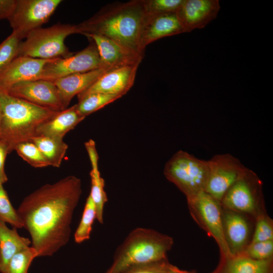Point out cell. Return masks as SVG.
<instances>
[{
	"mask_svg": "<svg viewBox=\"0 0 273 273\" xmlns=\"http://www.w3.org/2000/svg\"><path fill=\"white\" fill-rule=\"evenodd\" d=\"M82 193L81 179L69 175L42 186L22 200L17 211L37 257L51 256L68 243Z\"/></svg>",
	"mask_w": 273,
	"mask_h": 273,
	"instance_id": "obj_1",
	"label": "cell"
},
{
	"mask_svg": "<svg viewBox=\"0 0 273 273\" xmlns=\"http://www.w3.org/2000/svg\"><path fill=\"white\" fill-rule=\"evenodd\" d=\"M145 14L143 0H132L105 6L91 18L77 25L80 34L106 36L142 57L141 30Z\"/></svg>",
	"mask_w": 273,
	"mask_h": 273,
	"instance_id": "obj_2",
	"label": "cell"
},
{
	"mask_svg": "<svg viewBox=\"0 0 273 273\" xmlns=\"http://www.w3.org/2000/svg\"><path fill=\"white\" fill-rule=\"evenodd\" d=\"M59 111L32 104L0 88L1 130L0 139L9 153L23 142L31 141L37 128Z\"/></svg>",
	"mask_w": 273,
	"mask_h": 273,
	"instance_id": "obj_3",
	"label": "cell"
},
{
	"mask_svg": "<svg viewBox=\"0 0 273 273\" xmlns=\"http://www.w3.org/2000/svg\"><path fill=\"white\" fill-rule=\"evenodd\" d=\"M173 240L155 230L137 228L117 249L112 265L106 273H122L134 266L167 259Z\"/></svg>",
	"mask_w": 273,
	"mask_h": 273,
	"instance_id": "obj_4",
	"label": "cell"
},
{
	"mask_svg": "<svg viewBox=\"0 0 273 273\" xmlns=\"http://www.w3.org/2000/svg\"><path fill=\"white\" fill-rule=\"evenodd\" d=\"M80 33L77 25L58 23L39 28L30 32L18 47V56L50 60L72 55L65 43L66 38Z\"/></svg>",
	"mask_w": 273,
	"mask_h": 273,
	"instance_id": "obj_5",
	"label": "cell"
},
{
	"mask_svg": "<svg viewBox=\"0 0 273 273\" xmlns=\"http://www.w3.org/2000/svg\"><path fill=\"white\" fill-rule=\"evenodd\" d=\"M163 173L187 200L205 191L209 173L208 161L179 150L166 163Z\"/></svg>",
	"mask_w": 273,
	"mask_h": 273,
	"instance_id": "obj_6",
	"label": "cell"
},
{
	"mask_svg": "<svg viewBox=\"0 0 273 273\" xmlns=\"http://www.w3.org/2000/svg\"><path fill=\"white\" fill-rule=\"evenodd\" d=\"M220 203L225 209L243 213L254 220L266 213L262 181L255 172L248 168L225 193Z\"/></svg>",
	"mask_w": 273,
	"mask_h": 273,
	"instance_id": "obj_7",
	"label": "cell"
},
{
	"mask_svg": "<svg viewBox=\"0 0 273 273\" xmlns=\"http://www.w3.org/2000/svg\"><path fill=\"white\" fill-rule=\"evenodd\" d=\"M187 200L193 219L217 244L221 259L229 258L230 255L223 234L220 202L205 191Z\"/></svg>",
	"mask_w": 273,
	"mask_h": 273,
	"instance_id": "obj_8",
	"label": "cell"
},
{
	"mask_svg": "<svg viewBox=\"0 0 273 273\" xmlns=\"http://www.w3.org/2000/svg\"><path fill=\"white\" fill-rule=\"evenodd\" d=\"M61 0H17L8 20L13 31L21 40L31 31L47 23Z\"/></svg>",
	"mask_w": 273,
	"mask_h": 273,
	"instance_id": "obj_9",
	"label": "cell"
},
{
	"mask_svg": "<svg viewBox=\"0 0 273 273\" xmlns=\"http://www.w3.org/2000/svg\"><path fill=\"white\" fill-rule=\"evenodd\" d=\"M88 40L89 44L82 50L66 58L55 59L46 64L38 79L54 82L68 75L104 68L95 43Z\"/></svg>",
	"mask_w": 273,
	"mask_h": 273,
	"instance_id": "obj_10",
	"label": "cell"
},
{
	"mask_svg": "<svg viewBox=\"0 0 273 273\" xmlns=\"http://www.w3.org/2000/svg\"><path fill=\"white\" fill-rule=\"evenodd\" d=\"M208 161L209 173L205 191L220 202L247 168L230 154L216 155Z\"/></svg>",
	"mask_w": 273,
	"mask_h": 273,
	"instance_id": "obj_11",
	"label": "cell"
},
{
	"mask_svg": "<svg viewBox=\"0 0 273 273\" xmlns=\"http://www.w3.org/2000/svg\"><path fill=\"white\" fill-rule=\"evenodd\" d=\"M254 223L250 217L222 207V230L229 257L243 254L251 243Z\"/></svg>",
	"mask_w": 273,
	"mask_h": 273,
	"instance_id": "obj_12",
	"label": "cell"
},
{
	"mask_svg": "<svg viewBox=\"0 0 273 273\" xmlns=\"http://www.w3.org/2000/svg\"><path fill=\"white\" fill-rule=\"evenodd\" d=\"M7 91L13 96L37 106L57 111L64 110L57 88L50 81L38 79L22 81Z\"/></svg>",
	"mask_w": 273,
	"mask_h": 273,
	"instance_id": "obj_13",
	"label": "cell"
},
{
	"mask_svg": "<svg viewBox=\"0 0 273 273\" xmlns=\"http://www.w3.org/2000/svg\"><path fill=\"white\" fill-rule=\"evenodd\" d=\"M220 8L218 0H183L175 15L183 33L190 32L206 26Z\"/></svg>",
	"mask_w": 273,
	"mask_h": 273,
	"instance_id": "obj_14",
	"label": "cell"
},
{
	"mask_svg": "<svg viewBox=\"0 0 273 273\" xmlns=\"http://www.w3.org/2000/svg\"><path fill=\"white\" fill-rule=\"evenodd\" d=\"M139 65L120 67L107 70L88 88L77 95L78 100L93 93L125 95L133 85Z\"/></svg>",
	"mask_w": 273,
	"mask_h": 273,
	"instance_id": "obj_15",
	"label": "cell"
},
{
	"mask_svg": "<svg viewBox=\"0 0 273 273\" xmlns=\"http://www.w3.org/2000/svg\"><path fill=\"white\" fill-rule=\"evenodd\" d=\"M84 35L95 43L102 65L105 68L139 65L143 58L106 36L96 34Z\"/></svg>",
	"mask_w": 273,
	"mask_h": 273,
	"instance_id": "obj_16",
	"label": "cell"
},
{
	"mask_svg": "<svg viewBox=\"0 0 273 273\" xmlns=\"http://www.w3.org/2000/svg\"><path fill=\"white\" fill-rule=\"evenodd\" d=\"M54 59L17 56L0 75V88L7 90L17 83L38 80L46 64Z\"/></svg>",
	"mask_w": 273,
	"mask_h": 273,
	"instance_id": "obj_17",
	"label": "cell"
},
{
	"mask_svg": "<svg viewBox=\"0 0 273 273\" xmlns=\"http://www.w3.org/2000/svg\"><path fill=\"white\" fill-rule=\"evenodd\" d=\"M183 33L175 13L145 17L140 34V49L144 53L146 47L151 43L165 37Z\"/></svg>",
	"mask_w": 273,
	"mask_h": 273,
	"instance_id": "obj_18",
	"label": "cell"
},
{
	"mask_svg": "<svg viewBox=\"0 0 273 273\" xmlns=\"http://www.w3.org/2000/svg\"><path fill=\"white\" fill-rule=\"evenodd\" d=\"M111 69H97L71 74L56 80L54 83L57 89L64 108H68L73 98L92 85L104 73Z\"/></svg>",
	"mask_w": 273,
	"mask_h": 273,
	"instance_id": "obj_19",
	"label": "cell"
},
{
	"mask_svg": "<svg viewBox=\"0 0 273 273\" xmlns=\"http://www.w3.org/2000/svg\"><path fill=\"white\" fill-rule=\"evenodd\" d=\"M85 118L78 112L76 105L58 113L42 124L36 130V136L62 139L69 131Z\"/></svg>",
	"mask_w": 273,
	"mask_h": 273,
	"instance_id": "obj_20",
	"label": "cell"
},
{
	"mask_svg": "<svg viewBox=\"0 0 273 273\" xmlns=\"http://www.w3.org/2000/svg\"><path fill=\"white\" fill-rule=\"evenodd\" d=\"M214 273H273V259L258 260L243 254L221 259Z\"/></svg>",
	"mask_w": 273,
	"mask_h": 273,
	"instance_id": "obj_21",
	"label": "cell"
},
{
	"mask_svg": "<svg viewBox=\"0 0 273 273\" xmlns=\"http://www.w3.org/2000/svg\"><path fill=\"white\" fill-rule=\"evenodd\" d=\"M31 244V240L20 236L16 228L10 229L0 220V272L4 273L15 254Z\"/></svg>",
	"mask_w": 273,
	"mask_h": 273,
	"instance_id": "obj_22",
	"label": "cell"
},
{
	"mask_svg": "<svg viewBox=\"0 0 273 273\" xmlns=\"http://www.w3.org/2000/svg\"><path fill=\"white\" fill-rule=\"evenodd\" d=\"M48 161L50 166L59 167L68 146L63 139L35 136L31 140Z\"/></svg>",
	"mask_w": 273,
	"mask_h": 273,
	"instance_id": "obj_23",
	"label": "cell"
},
{
	"mask_svg": "<svg viewBox=\"0 0 273 273\" xmlns=\"http://www.w3.org/2000/svg\"><path fill=\"white\" fill-rule=\"evenodd\" d=\"M91 180L90 196L95 205L97 212V220L100 223L104 222V209L108 201L105 191V180L101 176L98 168H92L90 172Z\"/></svg>",
	"mask_w": 273,
	"mask_h": 273,
	"instance_id": "obj_24",
	"label": "cell"
},
{
	"mask_svg": "<svg viewBox=\"0 0 273 273\" xmlns=\"http://www.w3.org/2000/svg\"><path fill=\"white\" fill-rule=\"evenodd\" d=\"M120 98V96L114 95L90 94L78 100L76 108L79 113L85 117Z\"/></svg>",
	"mask_w": 273,
	"mask_h": 273,
	"instance_id": "obj_25",
	"label": "cell"
},
{
	"mask_svg": "<svg viewBox=\"0 0 273 273\" xmlns=\"http://www.w3.org/2000/svg\"><path fill=\"white\" fill-rule=\"evenodd\" d=\"M97 219V212L94 203L89 195L85 203L80 222L74 235L76 243H81L90 238L93 224Z\"/></svg>",
	"mask_w": 273,
	"mask_h": 273,
	"instance_id": "obj_26",
	"label": "cell"
},
{
	"mask_svg": "<svg viewBox=\"0 0 273 273\" xmlns=\"http://www.w3.org/2000/svg\"><path fill=\"white\" fill-rule=\"evenodd\" d=\"M36 257V250L32 246L27 247L11 258L4 273H27L32 261Z\"/></svg>",
	"mask_w": 273,
	"mask_h": 273,
	"instance_id": "obj_27",
	"label": "cell"
},
{
	"mask_svg": "<svg viewBox=\"0 0 273 273\" xmlns=\"http://www.w3.org/2000/svg\"><path fill=\"white\" fill-rule=\"evenodd\" d=\"M15 150L22 159L33 167L42 168L50 166L42 153L31 141L17 145Z\"/></svg>",
	"mask_w": 273,
	"mask_h": 273,
	"instance_id": "obj_28",
	"label": "cell"
},
{
	"mask_svg": "<svg viewBox=\"0 0 273 273\" xmlns=\"http://www.w3.org/2000/svg\"><path fill=\"white\" fill-rule=\"evenodd\" d=\"M145 17L176 12L183 0H143Z\"/></svg>",
	"mask_w": 273,
	"mask_h": 273,
	"instance_id": "obj_29",
	"label": "cell"
},
{
	"mask_svg": "<svg viewBox=\"0 0 273 273\" xmlns=\"http://www.w3.org/2000/svg\"><path fill=\"white\" fill-rule=\"evenodd\" d=\"M21 41L14 32H12L0 43V75L18 56Z\"/></svg>",
	"mask_w": 273,
	"mask_h": 273,
	"instance_id": "obj_30",
	"label": "cell"
},
{
	"mask_svg": "<svg viewBox=\"0 0 273 273\" xmlns=\"http://www.w3.org/2000/svg\"><path fill=\"white\" fill-rule=\"evenodd\" d=\"M0 220L11 224L13 228H23L17 210L12 205L2 184H0Z\"/></svg>",
	"mask_w": 273,
	"mask_h": 273,
	"instance_id": "obj_31",
	"label": "cell"
},
{
	"mask_svg": "<svg viewBox=\"0 0 273 273\" xmlns=\"http://www.w3.org/2000/svg\"><path fill=\"white\" fill-rule=\"evenodd\" d=\"M273 240V220L266 213L255 220L251 243Z\"/></svg>",
	"mask_w": 273,
	"mask_h": 273,
	"instance_id": "obj_32",
	"label": "cell"
},
{
	"mask_svg": "<svg viewBox=\"0 0 273 273\" xmlns=\"http://www.w3.org/2000/svg\"><path fill=\"white\" fill-rule=\"evenodd\" d=\"M242 254L258 260L273 259V240L250 243Z\"/></svg>",
	"mask_w": 273,
	"mask_h": 273,
	"instance_id": "obj_33",
	"label": "cell"
},
{
	"mask_svg": "<svg viewBox=\"0 0 273 273\" xmlns=\"http://www.w3.org/2000/svg\"><path fill=\"white\" fill-rule=\"evenodd\" d=\"M169 264L166 259L134 266L122 273H167Z\"/></svg>",
	"mask_w": 273,
	"mask_h": 273,
	"instance_id": "obj_34",
	"label": "cell"
},
{
	"mask_svg": "<svg viewBox=\"0 0 273 273\" xmlns=\"http://www.w3.org/2000/svg\"><path fill=\"white\" fill-rule=\"evenodd\" d=\"M9 153L7 145L0 139V184H4L8 181V177L5 171V162Z\"/></svg>",
	"mask_w": 273,
	"mask_h": 273,
	"instance_id": "obj_35",
	"label": "cell"
},
{
	"mask_svg": "<svg viewBox=\"0 0 273 273\" xmlns=\"http://www.w3.org/2000/svg\"><path fill=\"white\" fill-rule=\"evenodd\" d=\"M17 0H0V20L7 19L11 16Z\"/></svg>",
	"mask_w": 273,
	"mask_h": 273,
	"instance_id": "obj_36",
	"label": "cell"
},
{
	"mask_svg": "<svg viewBox=\"0 0 273 273\" xmlns=\"http://www.w3.org/2000/svg\"><path fill=\"white\" fill-rule=\"evenodd\" d=\"M84 145L90 159L92 168H98L99 157L95 142L93 140H89L84 143Z\"/></svg>",
	"mask_w": 273,
	"mask_h": 273,
	"instance_id": "obj_37",
	"label": "cell"
},
{
	"mask_svg": "<svg viewBox=\"0 0 273 273\" xmlns=\"http://www.w3.org/2000/svg\"><path fill=\"white\" fill-rule=\"evenodd\" d=\"M167 273H194L193 272L188 271L182 270L176 266L170 263Z\"/></svg>",
	"mask_w": 273,
	"mask_h": 273,
	"instance_id": "obj_38",
	"label": "cell"
},
{
	"mask_svg": "<svg viewBox=\"0 0 273 273\" xmlns=\"http://www.w3.org/2000/svg\"><path fill=\"white\" fill-rule=\"evenodd\" d=\"M1 115L0 112V135H1Z\"/></svg>",
	"mask_w": 273,
	"mask_h": 273,
	"instance_id": "obj_39",
	"label": "cell"
},
{
	"mask_svg": "<svg viewBox=\"0 0 273 273\" xmlns=\"http://www.w3.org/2000/svg\"><path fill=\"white\" fill-rule=\"evenodd\" d=\"M212 273H214V272H212Z\"/></svg>",
	"mask_w": 273,
	"mask_h": 273,
	"instance_id": "obj_40",
	"label": "cell"
}]
</instances>
